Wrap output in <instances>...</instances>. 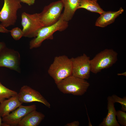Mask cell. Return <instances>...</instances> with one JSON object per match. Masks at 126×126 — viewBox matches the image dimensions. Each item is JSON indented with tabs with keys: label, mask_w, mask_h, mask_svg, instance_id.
<instances>
[{
	"label": "cell",
	"mask_w": 126,
	"mask_h": 126,
	"mask_svg": "<svg viewBox=\"0 0 126 126\" xmlns=\"http://www.w3.org/2000/svg\"><path fill=\"white\" fill-rule=\"evenodd\" d=\"M21 2L25 3L29 6L33 5L35 3V0H19Z\"/></svg>",
	"instance_id": "22"
},
{
	"label": "cell",
	"mask_w": 126,
	"mask_h": 126,
	"mask_svg": "<svg viewBox=\"0 0 126 126\" xmlns=\"http://www.w3.org/2000/svg\"><path fill=\"white\" fill-rule=\"evenodd\" d=\"M21 19L23 37L35 38L39 30L43 27L39 13L30 14L24 12L21 14Z\"/></svg>",
	"instance_id": "6"
},
{
	"label": "cell",
	"mask_w": 126,
	"mask_h": 126,
	"mask_svg": "<svg viewBox=\"0 0 126 126\" xmlns=\"http://www.w3.org/2000/svg\"><path fill=\"white\" fill-rule=\"evenodd\" d=\"M80 125V123L78 121H74L70 123H67L65 125V126H79Z\"/></svg>",
	"instance_id": "23"
},
{
	"label": "cell",
	"mask_w": 126,
	"mask_h": 126,
	"mask_svg": "<svg viewBox=\"0 0 126 126\" xmlns=\"http://www.w3.org/2000/svg\"><path fill=\"white\" fill-rule=\"evenodd\" d=\"M22 104L19 101L17 95L6 99L0 103V116L3 118L8 115Z\"/></svg>",
	"instance_id": "13"
},
{
	"label": "cell",
	"mask_w": 126,
	"mask_h": 126,
	"mask_svg": "<svg viewBox=\"0 0 126 126\" xmlns=\"http://www.w3.org/2000/svg\"><path fill=\"white\" fill-rule=\"evenodd\" d=\"M10 31L7 30L6 28L0 24V32L8 33Z\"/></svg>",
	"instance_id": "24"
},
{
	"label": "cell",
	"mask_w": 126,
	"mask_h": 126,
	"mask_svg": "<svg viewBox=\"0 0 126 126\" xmlns=\"http://www.w3.org/2000/svg\"><path fill=\"white\" fill-rule=\"evenodd\" d=\"M118 54L112 49H106L97 54L91 60V72L97 74L108 68L116 63Z\"/></svg>",
	"instance_id": "4"
},
{
	"label": "cell",
	"mask_w": 126,
	"mask_h": 126,
	"mask_svg": "<svg viewBox=\"0 0 126 126\" xmlns=\"http://www.w3.org/2000/svg\"><path fill=\"white\" fill-rule=\"evenodd\" d=\"M72 64V75L84 79H88L91 72L90 57L84 53L82 55L71 58Z\"/></svg>",
	"instance_id": "8"
},
{
	"label": "cell",
	"mask_w": 126,
	"mask_h": 126,
	"mask_svg": "<svg viewBox=\"0 0 126 126\" xmlns=\"http://www.w3.org/2000/svg\"><path fill=\"white\" fill-rule=\"evenodd\" d=\"M10 32L12 36L16 40H18L23 37L22 30L18 27L12 28L10 31Z\"/></svg>",
	"instance_id": "21"
},
{
	"label": "cell",
	"mask_w": 126,
	"mask_h": 126,
	"mask_svg": "<svg viewBox=\"0 0 126 126\" xmlns=\"http://www.w3.org/2000/svg\"><path fill=\"white\" fill-rule=\"evenodd\" d=\"M63 8L62 0L52 2L45 6L42 11L39 13L43 27L51 25L57 22L61 16Z\"/></svg>",
	"instance_id": "7"
},
{
	"label": "cell",
	"mask_w": 126,
	"mask_h": 126,
	"mask_svg": "<svg viewBox=\"0 0 126 126\" xmlns=\"http://www.w3.org/2000/svg\"><path fill=\"white\" fill-rule=\"evenodd\" d=\"M114 102H117L120 103L121 105L122 110L126 112V97H123L121 98L115 94H113L111 96Z\"/></svg>",
	"instance_id": "19"
},
{
	"label": "cell",
	"mask_w": 126,
	"mask_h": 126,
	"mask_svg": "<svg viewBox=\"0 0 126 126\" xmlns=\"http://www.w3.org/2000/svg\"><path fill=\"white\" fill-rule=\"evenodd\" d=\"M97 0H80L78 9L83 8L101 14L104 11L97 2Z\"/></svg>",
	"instance_id": "17"
},
{
	"label": "cell",
	"mask_w": 126,
	"mask_h": 126,
	"mask_svg": "<svg viewBox=\"0 0 126 126\" xmlns=\"http://www.w3.org/2000/svg\"><path fill=\"white\" fill-rule=\"evenodd\" d=\"M17 96L19 101L22 103L37 102L50 108L49 103L39 92L27 85H24L21 88Z\"/></svg>",
	"instance_id": "10"
},
{
	"label": "cell",
	"mask_w": 126,
	"mask_h": 126,
	"mask_svg": "<svg viewBox=\"0 0 126 126\" xmlns=\"http://www.w3.org/2000/svg\"><path fill=\"white\" fill-rule=\"evenodd\" d=\"M5 47V44L3 42H0V51Z\"/></svg>",
	"instance_id": "25"
},
{
	"label": "cell",
	"mask_w": 126,
	"mask_h": 126,
	"mask_svg": "<svg viewBox=\"0 0 126 126\" xmlns=\"http://www.w3.org/2000/svg\"><path fill=\"white\" fill-rule=\"evenodd\" d=\"M107 114L99 126H120L116 118V111L111 96H108L107 98Z\"/></svg>",
	"instance_id": "12"
},
{
	"label": "cell",
	"mask_w": 126,
	"mask_h": 126,
	"mask_svg": "<svg viewBox=\"0 0 126 126\" xmlns=\"http://www.w3.org/2000/svg\"><path fill=\"white\" fill-rule=\"evenodd\" d=\"M2 119H1V117L0 116V126H2Z\"/></svg>",
	"instance_id": "27"
},
{
	"label": "cell",
	"mask_w": 126,
	"mask_h": 126,
	"mask_svg": "<svg viewBox=\"0 0 126 126\" xmlns=\"http://www.w3.org/2000/svg\"><path fill=\"white\" fill-rule=\"evenodd\" d=\"M20 56L19 52L5 47L0 51V67H5L20 72Z\"/></svg>",
	"instance_id": "9"
},
{
	"label": "cell",
	"mask_w": 126,
	"mask_h": 126,
	"mask_svg": "<svg viewBox=\"0 0 126 126\" xmlns=\"http://www.w3.org/2000/svg\"><path fill=\"white\" fill-rule=\"evenodd\" d=\"M118 75H123L126 76V72H123L121 73H119L117 74Z\"/></svg>",
	"instance_id": "26"
},
{
	"label": "cell",
	"mask_w": 126,
	"mask_h": 126,
	"mask_svg": "<svg viewBox=\"0 0 126 126\" xmlns=\"http://www.w3.org/2000/svg\"><path fill=\"white\" fill-rule=\"evenodd\" d=\"M36 109V106L35 104L27 106L21 105L8 115L2 118V121L8 126H17L26 115Z\"/></svg>",
	"instance_id": "11"
},
{
	"label": "cell",
	"mask_w": 126,
	"mask_h": 126,
	"mask_svg": "<svg viewBox=\"0 0 126 126\" xmlns=\"http://www.w3.org/2000/svg\"><path fill=\"white\" fill-rule=\"evenodd\" d=\"M56 85L59 90L63 94L82 96L87 92L90 84L85 80L71 75Z\"/></svg>",
	"instance_id": "3"
},
{
	"label": "cell",
	"mask_w": 126,
	"mask_h": 126,
	"mask_svg": "<svg viewBox=\"0 0 126 126\" xmlns=\"http://www.w3.org/2000/svg\"><path fill=\"white\" fill-rule=\"evenodd\" d=\"M64 7L62 14L64 20L68 22L72 18L76 11L78 9L80 0H62Z\"/></svg>",
	"instance_id": "16"
},
{
	"label": "cell",
	"mask_w": 126,
	"mask_h": 126,
	"mask_svg": "<svg viewBox=\"0 0 126 126\" xmlns=\"http://www.w3.org/2000/svg\"><path fill=\"white\" fill-rule=\"evenodd\" d=\"M72 71L71 59L65 55L55 57L48 71V74L56 85L62 80L72 75Z\"/></svg>",
	"instance_id": "1"
},
{
	"label": "cell",
	"mask_w": 126,
	"mask_h": 126,
	"mask_svg": "<svg viewBox=\"0 0 126 126\" xmlns=\"http://www.w3.org/2000/svg\"><path fill=\"white\" fill-rule=\"evenodd\" d=\"M68 26V22L64 20L62 14L56 23L50 25L43 27L39 30L36 36L30 42V49H31L39 47L45 40L53 39L54 33L57 31H63Z\"/></svg>",
	"instance_id": "2"
},
{
	"label": "cell",
	"mask_w": 126,
	"mask_h": 126,
	"mask_svg": "<svg viewBox=\"0 0 126 126\" xmlns=\"http://www.w3.org/2000/svg\"><path fill=\"white\" fill-rule=\"evenodd\" d=\"M17 94L16 91L7 88L0 82V103L6 99L17 95Z\"/></svg>",
	"instance_id": "18"
},
{
	"label": "cell",
	"mask_w": 126,
	"mask_h": 126,
	"mask_svg": "<svg viewBox=\"0 0 126 126\" xmlns=\"http://www.w3.org/2000/svg\"><path fill=\"white\" fill-rule=\"evenodd\" d=\"M45 115L42 113L34 110L26 115L20 122L18 126H37L44 119Z\"/></svg>",
	"instance_id": "15"
},
{
	"label": "cell",
	"mask_w": 126,
	"mask_h": 126,
	"mask_svg": "<svg viewBox=\"0 0 126 126\" xmlns=\"http://www.w3.org/2000/svg\"><path fill=\"white\" fill-rule=\"evenodd\" d=\"M116 116L119 124L122 126H126V113L122 110H118L116 111Z\"/></svg>",
	"instance_id": "20"
},
{
	"label": "cell",
	"mask_w": 126,
	"mask_h": 126,
	"mask_svg": "<svg viewBox=\"0 0 126 126\" xmlns=\"http://www.w3.org/2000/svg\"><path fill=\"white\" fill-rule=\"evenodd\" d=\"M3 6L0 11V21L5 28L14 25L17 18L18 10L21 8L19 0H4Z\"/></svg>",
	"instance_id": "5"
},
{
	"label": "cell",
	"mask_w": 126,
	"mask_h": 126,
	"mask_svg": "<svg viewBox=\"0 0 126 126\" xmlns=\"http://www.w3.org/2000/svg\"><path fill=\"white\" fill-rule=\"evenodd\" d=\"M122 7L116 11H105L100 14L97 20L95 26L101 27H105L114 22L116 19L124 12Z\"/></svg>",
	"instance_id": "14"
}]
</instances>
